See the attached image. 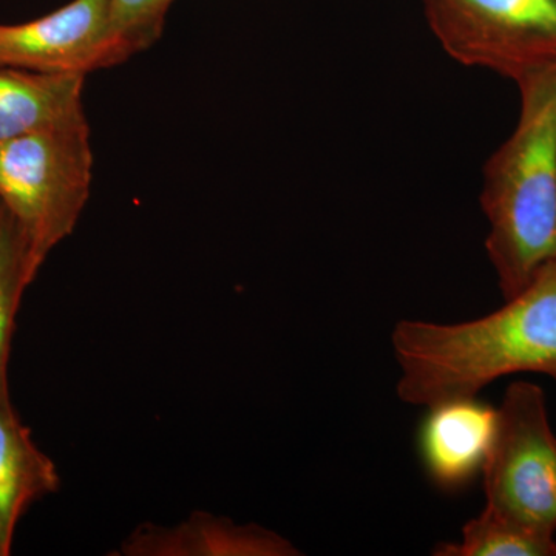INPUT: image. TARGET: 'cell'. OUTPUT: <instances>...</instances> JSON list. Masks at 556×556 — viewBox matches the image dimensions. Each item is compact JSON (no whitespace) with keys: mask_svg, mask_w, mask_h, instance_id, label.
<instances>
[{"mask_svg":"<svg viewBox=\"0 0 556 556\" xmlns=\"http://www.w3.org/2000/svg\"><path fill=\"white\" fill-rule=\"evenodd\" d=\"M495 313L460 324L401 320L391 346L405 404L431 407L478 396L508 376L544 375L556 382V258Z\"/></svg>","mask_w":556,"mask_h":556,"instance_id":"6da1fadb","label":"cell"},{"mask_svg":"<svg viewBox=\"0 0 556 556\" xmlns=\"http://www.w3.org/2000/svg\"><path fill=\"white\" fill-rule=\"evenodd\" d=\"M519 116L486 160L481 207L486 255L504 300L556 258V64L517 83Z\"/></svg>","mask_w":556,"mask_h":556,"instance_id":"7a4b0ae2","label":"cell"},{"mask_svg":"<svg viewBox=\"0 0 556 556\" xmlns=\"http://www.w3.org/2000/svg\"><path fill=\"white\" fill-rule=\"evenodd\" d=\"M93 166L87 116L0 142V203L20 223L40 265L78 226Z\"/></svg>","mask_w":556,"mask_h":556,"instance_id":"3957f363","label":"cell"},{"mask_svg":"<svg viewBox=\"0 0 556 556\" xmlns=\"http://www.w3.org/2000/svg\"><path fill=\"white\" fill-rule=\"evenodd\" d=\"M481 473L485 507L556 536V437L536 383L518 380L507 388Z\"/></svg>","mask_w":556,"mask_h":556,"instance_id":"277c9868","label":"cell"},{"mask_svg":"<svg viewBox=\"0 0 556 556\" xmlns=\"http://www.w3.org/2000/svg\"><path fill=\"white\" fill-rule=\"evenodd\" d=\"M450 58L515 84L556 64V0H422Z\"/></svg>","mask_w":556,"mask_h":556,"instance_id":"5b68a950","label":"cell"},{"mask_svg":"<svg viewBox=\"0 0 556 556\" xmlns=\"http://www.w3.org/2000/svg\"><path fill=\"white\" fill-rule=\"evenodd\" d=\"M127 61L110 28L109 0H72L38 20L0 24V65L89 76Z\"/></svg>","mask_w":556,"mask_h":556,"instance_id":"8992f818","label":"cell"},{"mask_svg":"<svg viewBox=\"0 0 556 556\" xmlns=\"http://www.w3.org/2000/svg\"><path fill=\"white\" fill-rule=\"evenodd\" d=\"M496 426L497 408L477 396L448 399L428 407L419 452L431 479L444 489H457L481 473Z\"/></svg>","mask_w":556,"mask_h":556,"instance_id":"52a82bcc","label":"cell"},{"mask_svg":"<svg viewBox=\"0 0 556 556\" xmlns=\"http://www.w3.org/2000/svg\"><path fill=\"white\" fill-rule=\"evenodd\" d=\"M127 556H294L287 538L255 525L193 511L186 521L164 527L142 525L121 546Z\"/></svg>","mask_w":556,"mask_h":556,"instance_id":"ba28073f","label":"cell"},{"mask_svg":"<svg viewBox=\"0 0 556 556\" xmlns=\"http://www.w3.org/2000/svg\"><path fill=\"white\" fill-rule=\"evenodd\" d=\"M61 485L60 473L33 441L10 397L9 382L0 383V551L11 554L14 533L28 508Z\"/></svg>","mask_w":556,"mask_h":556,"instance_id":"9c48e42d","label":"cell"},{"mask_svg":"<svg viewBox=\"0 0 556 556\" xmlns=\"http://www.w3.org/2000/svg\"><path fill=\"white\" fill-rule=\"evenodd\" d=\"M86 79L0 65V142L87 116Z\"/></svg>","mask_w":556,"mask_h":556,"instance_id":"30bf717a","label":"cell"},{"mask_svg":"<svg viewBox=\"0 0 556 556\" xmlns=\"http://www.w3.org/2000/svg\"><path fill=\"white\" fill-rule=\"evenodd\" d=\"M42 265L33 254L20 223L0 203V383L9 382V362L16 317L25 291Z\"/></svg>","mask_w":556,"mask_h":556,"instance_id":"8fae6325","label":"cell"},{"mask_svg":"<svg viewBox=\"0 0 556 556\" xmlns=\"http://www.w3.org/2000/svg\"><path fill=\"white\" fill-rule=\"evenodd\" d=\"M444 556H556V536L538 532L492 508L468 521L463 540L445 544L438 552Z\"/></svg>","mask_w":556,"mask_h":556,"instance_id":"7c38bea8","label":"cell"},{"mask_svg":"<svg viewBox=\"0 0 556 556\" xmlns=\"http://www.w3.org/2000/svg\"><path fill=\"white\" fill-rule=\"evenodd\" d=\"M175 0H109L110 28L130 60L161 39Z\"/></svg>","mask_w":556,"mask_h":556,"instance_id":"4fadbf2b","label":"cell"},{"mask_svg":"<svg viewBox=\"0 0 556 556\" xmlns=\"http://www.w3.org/2000/svg\"><path fill=\"white\" fill-rule=\"evenodd\" d=\"M0 556H3V555H2V551H0Z\"/></svg>","mask_w":556,"mask_h":556,"instance_id":"5bb4252c","label":"cell"}]
</instances>
